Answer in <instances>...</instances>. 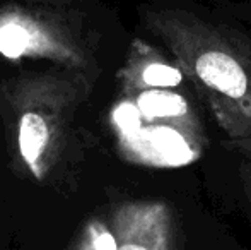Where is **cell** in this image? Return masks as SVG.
Segmentation results:
<instances>
[{
	"label": "cell",
	"mask_w": 251,
	"mask_h": 250,
	"mask_svg": "<svg viewBox=\"0 0 251 250\" xmlns=\"http://www.w3.org/2000/svg\"><path fill=\"white\" fill-rule=\"evenodd\" d=\"M93 74L60 69L26 72L0 86L9 156L27 175L45 180L79 147L75 122L93 89Z\"/></svg>",
	"instance_id": "7a4b0ae2"
},
{
	"label": "cell",
	"mask_w": 251,
	"mask_h": 250,
	"mask_svg": "<svg viewBox=\"0 0 251 250\" xmlns=\"http://www.w3.org/2000/svg\"><path fill=\"white\" fill-rule=\"evenodd\" d=\"M120 250H149V249L144 247V245H139V244H125L120 247Z\"/></svg>",
	"instance_id": "5b68a950"
},
{
	"label": "cell",
	"mask_w": 251,
	"mask_h": 250,
	"mask_svg": "<svg viewBox=\"0 0 251 250\" xmlns=\"http://www.w3.org/2000/svg\"><path fill=\"white\" fill-rule=\"evenodd\" d=\"M91 240H89V250H120L115 244V238L108 233V231L101 230L98 226H91Z\"/></svg>",
	"instance_id": "277c9868"
},
{
	"label": "cell",
	"mask_w": 251,
	"mask_h": 250,
	"mask_svg": "<svg viewBox=\"0 0 251 250\" xmlns=\"http://www.w3.org/2000/svg\"><path fill=\"white\" fill-rule=\"evenodd\" d=\"M0 55L10 60L45 58L58 67L96 69L93 43L70 17L19 5L0 9Z\"/></svg>",
	"instance_id": "3957f363"
},
{
	"label": "cell",
	"mask_w": 251,
	"mask_h": 250,
	"mask_svg": "<svg viewBox=\"0 0 251 250\" xmlns=\"http://www.w3.org/2000/svg\"><path fill=\"white\" fill-rule=\"evenodd\" d=\"M147 28L193 81L231 142L251 156V50L234 33L186 10H154Z\"/></svg>",
	"instance_id": "6da1fadb"
}]
</instances>
